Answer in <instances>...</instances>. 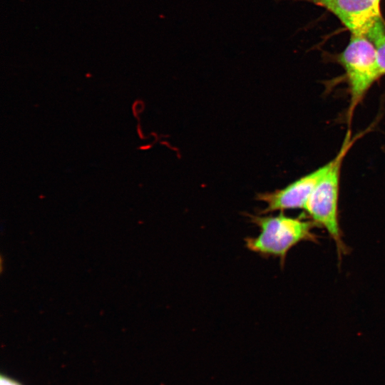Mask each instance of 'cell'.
I'll list each match as a JSON object with an SVG mask.
<instances>
[{"label":"cell","instance_id":"1","mask_svg":"<svg viewBox=\"0 0 385 385\" xmlns=\"http://www.w3.org/2000/svg\"><path fill=\"white\" fill-rule=\"evenodd\" d=\"M287 216L282 212L277 215H248L250 222L260 228L257 237L245 239L246 247L262 257H275L284 264L288 252L302 241L317 242L318 236L313 229L319 225L309 217Z\"/></svg>","mask_w":385,"mask_h":385},{"label":"cell","instance_id":"2","mask_svg":"<svg viewBox=\"0 0 385 385\" xmlns=\"http://www.w3.org/2000/svg\"><path fill=\"white\" fill-rule=\"evenodd\" d=\"M355 140L351 139V131L348 130L339 151L330 160L329 169L317 184L304 208L311 220L326 229L335 242L339 257L348 250L339 221L340 173L344 158Z\"/></svg>","mask_w":385,"mask_h":385},{"label":"cell","instance_id":"3","mask_svg":"<svg viewBox=\"0 0 385 385\" xmlns=\"http://www.w3.org/2000/svg\"><path fill=\"white\" fill-rule=\"evenodd\" d=\"M338 61L344 68L348 81L350 94L348 115L351 118L369 89L382 76L376 49L365 36L351 34Z\"/></svg>","mask_w":385,"mask_h":385},{"label":"cell","instance_id":"4","mask_svg":"<svg viewBox=\"0 0 385 385\" xmlns=\"http://www.w3.org/2000/svg\"><path fill=\"white\" fill-rule=\"evenodd\" d=\"M329 165L330 161L282 189L257 194V200L265 202L266 205L260 213L267 214L274 211L304 208L309 197Z\"/></svg>","mask_w":385,"mask_h":385},{"label":"cell","instance_id":"5","mask_svg":"<svg viewBox=\"0 0 385 385\" xmlns=\"http://www.w3.org/2000/svg\"><path fill=\"white\" fill-rule=\"evenodd\" d=\"M324 6L350 30L351 34L366 36L381 17V0H309Z\"/></svg>","mask_w":385,"mask_h":385},{"label":"cell","instance_id":"6","mask_svg":"<svg viewBox=\"0 0 385 385\" xmlns=\"http://www.w3.org/2000/svg\"><path fill=\"white\" fill-rule=\"evenodd\" d=\"M374 45L381 75L385 74V22L379 19L365 36Z\"/></svg>","mask_w":385,"mask_h":385},{"label":"cell","instance_id":"7","mask_svg":"<svg viewBox=\"0 0 385 385\" xmlns=\"http://www.w3.org/2000/svg\"><path fill=\"white\" fill-rule=\"evenodd\" d=\"M1 385H22L19 381L9 378L7 376H1Z\"/></svg>","mask_w":385,"mask_h":385}]
</instances>
